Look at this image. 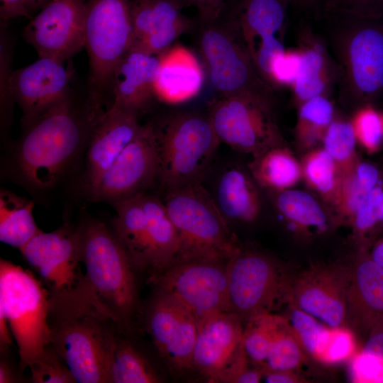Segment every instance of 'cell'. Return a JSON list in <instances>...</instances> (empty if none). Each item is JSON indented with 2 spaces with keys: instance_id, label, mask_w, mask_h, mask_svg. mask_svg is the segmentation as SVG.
I'll return each instance as SVG.
<instances>
[{
  "instance_id": "obj_1",
  "label": "cell",
  "mask_w": 383,
  "mask_h": 383,
  "mask_svg": "<svg viewBox=\"0 0 383 383\" xmlns=\"http://www.w3.org/2000/svg\"><path fill=\"white\" fill-rule=\"evenodd\" d=\"M80 259L85 272L74 287L51 294L52 301L96 311L109 318L119 335L133 333L139 313L133 265L113 231L91 221L79 228Z\"/></svg>"
},
{
  "instance_id": "obj_2",
  "label": "cell",
  "mask_w": 383,
  "mask_h": 383,
  "mask_svg": "<svg viewBox=\"0 0 383 383\" xmlns=\"http://www.w3.org/2000/svg\"><path fill=\"white\" fill-rule=\"evenodd\" d=\"M320 20L338 67L340 101L359 109L382 99L383 17L333 10Z\"/></svg>"
},
{
  "instance_id": "obj_3",
  "label": "cell",
  "mask_w": 383,
  "mask_h": 383,
  "mask_svg": "<svg viewBox=\"0 0 383 383\" xmlns=\"http://www.w3.org/2000/svg\"><path fill=\"white\" fill-rule=\"evenodd\" d=\"M98 121L79 111L71 93L24 127L14 155L20 179L37 189L51 187L89 139Z\"/></svg>"
},
{
  "instance_id": "obj_4",
  "label": "cell",
  "mask_w": 383,
  "mask_h": 383,
  "mask_svg": "<svg viewBox=\"0 0 383 383\" xmlns=\"http://www.w3.org/2000/svg\"><path fill=\"white\" fill-rule=\"evenodd\" d=\"M49 345L78 383H111L118 335L114 323L98 312L50 303Z\"/></svg>"
},
{
  "instance_id": "obj_5",
  "label": "cell",
  "mask_w": 383,
  "mask_h": 383,
  "mask_svg": "<svg viewBox=\"0 0 383 383\" xmlns=\"http://www.w3.org/2000/svg\"><path fill=\"white\" fill-rule=\"evenodd\" d=\"M163 203L179 238L175 263L228 261L240 250L226 218L201 184L168 189Z\"/></svg>"
},
{
  "instance_id": "obj_6",
  "label": "cell",
  "mask_w": 383,
  "mask_h": 383,
  "mask_svg": "<svg viewBox=\"0 0 383 383\" xmlns=\"http://www.w3.org/2000/svg\"><path fill=\"white\" fill-rule=\"evenodd\" d=\"M132 0H87L84 48L89 57L85 105L99 119L114 69L133 43Z\"/></svg>"
},
{
  "instance_id": "obj_7",
  "label": "cell",
  "mask_w": 383,
  "mask_h": 383,
  "mask_svg": "<svg viewBox=\"0 0 383 383\" xmlns=\"http://www.w3.org/2000/svg\"><path fill=\"white\" fill-rule=\"evenodd\" d=\"M50 296L49 291L29 270L1 259L0 309L17 344L22 371L49 345Z\"/></svg>"
},
{
  "instance_id": "obj_8",
  "label": "cell",
  "mask_w": 383,
  "mask_h": 383,
  "mask_svg": "<svg viewBox=\"0 0 383 383\" xmlns=\"http://www.w3.org/2000/svg\"><path fill=\"white\" fill-rule=\"evenodd\" d=\"M159 175L167 189L201 184L221 143L209 116L178 113L157 127Z\"/></svg>"
},
{
  "instance_id": "obj_9",
  "label": "cell",
  "mask_w": 383,
  "mask_h": 383,
  "mask_svg": "<svg viewBox=\"0 0 383 383\" xmlns=\"http://www.w3.org/2000/svg\"><path fill=\"white\" fill-rule=\"evenodd\" d=\"M142 203L122 216L116 235L135 267L148 274L149 281L175 263L179 243L163 201L143 192Z\"/></svg>"
},
{
  "instance_id": "obj_10",
  "label": "cell",
  "mask_w": 383,
  "mask_h": 383,
  "mask_svg": "<svg viewBox=\"0 0 383 383\" xmlns=\"http://www.w3.org/2000/svg\"><path fill=\"white\" fill-rule=\"evenodd\" d=\"M229 311L245 323L286 303L293 276L264 253L240 250L228 262Z\"/></svg>"
},
{
  "instance_id": "obj_11",
  "label": "cell",
  "mask_w": 383,
  "mask_h": 383,
  "mask_svg": "<svg viewBox=\"0 0 383 383\" xmlns=\"http://www.w3.org/2000/svg\"><path fill=\"white\" fill-rule=\"evenodd\" d=\"M290 6L291 0H227L219 16L271 87L272 62L286 50L284 37Z\"/></svg>"
},
{
  "instance_id": "obj_12",
  "label": "cell",
  "mask_w": 383,
  "mask_h": 383,
  "mask_svg": "<svg viewBox=\"0 0 383 383\" xmlns=\"http://www.w3.org/2000/svg\"><path fill=\"white\" fill-rule=\"evenodd\" d=\"M272 103V98L254 94L219 96L211 102L208 116L221 143L256 156L282 143Z\"/></svg>"
},
{
  "instance_id": "obj_13",
  "label": "cell",
  "mask_w": 383,
  "mask_h": 383,
  "mask_svg": "<svg viewBox=\"0 0 383 383\" xmlns=\"http://www.w3.org/2000/svg\"><path fill=\"white\" fill-rule=\"evenodd\" d=\"M199 51L219 96L254 94L270 98L274 90L257 72L250 57L223 20L196 21Z\"/></svg>"
},
{
  "instance_id": "obj_14",
  "label": "cell",
  "mask_w": 383,
  "mask_h": 383,
  "mask_svg": "<svg viewBox=\"0 0 383 383\" xmlns=\"http://www.w3.org/2000/svg\"><path fill=\"white\" fill-rule=\"evenodd\" d=\"M228 262L194 260L177 262L149 281L184 304L197 321L229 311Z\"/></svg>"
},
{
  "instance_id": "obj_15",
  "label": "cell",
  "mask_w": 383,
  "mask_h": 383,
  "mask_svg": "<svg viewBox=\"0 0 383 383\" xmlns=\"http://www.w3.org/2000/svg\"><path fill=\"white\" fill-rule=\"evenodd\" d=\"M159 175L157 126L142 125L96 187L90 192L96 201L114 202L143 192Z\"/></svg>"
},
{
  "instance_id": "obj_16",
  "label": "cell",
  "mask_w": 383,
  "mask_h": 383,
  "mask_svg": "<svg viewBox=\"0 0 383 383\" xmlns=\"http://www.w3.org/2000/svg\"><path fill=\"white\" fill-rule=\"evenodd\" d=\"M87 0H49L30 18L23 36L39 57L65 62L84 44Z\"/></svg>"
},
{
  "instance_id": "obj_17",
  "label": "cell",
  "mask_w": 383,
  "mask_h": 383,
  "mask_svg": "<svg viewBox=\"0 0 383 383\" xmlns=\"http://www.w3.org/2000/svg\"><path fill=\"white\" fill-rule=\"evenodd\" d=\"M146 315V330L160 357L179 371L194 369L198 321L168 292L156 287Z\"/></svg>"
},
{
  "instance_id": "obj_18",
  "label": "cell",
  "mask_w": 383,
  "mask_h": 383,
  "mask_svg": "<svg viewBox=\"0 0 383 383\" xmlns=\"http://www.w3.org/2000/svg\"><path fill=\"white\" fill-rule=\"evenodd\" d=\"M348 267L313 266L294 276L286 303L330 327L347 326Z\"/></svg>"
},
{
  "instance_id": "obj_19",
  "label": "cell",
  "mask_w": 383,
  "mask_h": 383,
  "mask_svg": "<svg viewBox=\"0 0 383 383\" xmlns=\"http://www.w3.org/2000/svg\"><path fill=\"white\" fill-rule=\"evenodd\" d=\"M20 251L48 284L51 294L72 289L82 274L79 228L63 226L50 233L42 231Z\"/></svg>"
},
{
  "instance_id": "obj_20",
  "label": "cell",
  "mask_w": 383,
  "mask_h": 383,
  "mask_svg": "<svg viewBox=\"0 0 383 383\" xmlns=\"http://www.w3.org/2000/svg\"><path fill=\"white\" fill-rule=\"evenodd\" d=\"M72 68L50 57L12 72L11 87L15 102L23 111L24 127L70 93Z\"/></svg>"
},
{
  "instance_id": "obj_21",
  "label": "cell",
  "mask_w": 383,
  "mask_h": 383,
  "mask_svg": "<svg viewBox=\"0 0 383 383\" xmlns=\"http://www.w3.org/2000/svg\"><path fill=\"white\" fill-rule=\"evenodd\" d=\"M243 323L235 313L219 312L198 321L194 369L216 383L243 347Z\"/></svg>"
},
{
  "instance_id": "obj_22",
  "label": "cell",
  "mask_w": 383,
  "mask_h": 383,
  "mask_svg": "<svg viewBox=\"0 0 383 383\" xmlns=\"http://www.w3.org/2000/svg\"><path fill=\"white\" fill-rule=\"evenodd\" d=\"M141 126L138 113L111 102L89 140L86 182L89 193L135 137Z\"/></svg>"
},
{
  "instance_id": "obj_23",
  "label": "cell",
  "mask_w": 383,
  "mask_h": 383,
  "mask_svg": "<svg viewBox=\"0 0 383 383\" xmlns=\"http://www.w3.org/2000/svg\"><path fill=\"white\" fill-rule=\"evenodd\" d=\"M296 48L301 55V65L291 87L294 102L299 106L316 96L329 97L337 88L338 70L323 37L303 23L298 32Z\"/></svg>"
},
{
  "instance_id": "obj_24",
  "label": "cell",
  "mask_w": 383,
  "mask_h": 383,
  "mask_svg": "<svg viewBox=\"0 0 383 383\" xmlns=\"http://www.w3.org/2000/svg\"><path fill=\"white\" fill-rule=\"evenodd\" d=\"M348 267L347 326L365 340L383 317V268L363 255Z\"/></svg>"
},
{
  "instance_id": "obj_25",
  "label": "cell",
  "mask_w": 383,
  "mask_h": 383,
  "mask_svg": "<svg viewBox=\"0 0 383 383\" xmlns=\"http://www.w3.org/2000/svg\"><path fill=\"white\" fill-rule=\"evenodd\" d=\"M287 319L307 356L323 365L349 361L357 353L355 333L348 326L330 327L291 305Z\"/></svg>"
},
{
  "instance_id": "obj_26",
  "label": "cell",
  "mask_w": 383,
  "mask_h": 383,
  "mask_svg": "<svg viewBox=\"0 0 383 383\" xmlns=\"http://www.w3.org/2000/svg\"><path fill=\"white\" fill-rule=\"evenodd\" d=\"M159 55L130 49L113 70L109 89L112 102L138 114L148 109L155 95Z\"/></svg>"
},
{
  "instance_id": "obj_27",
  "label": "cell",
  "mask_w": 383,
  "mask_h": 383,
  "mask_svg": "<svg viewBox=\"0 0 383 383\" xmlns=\"http://www.w3.org/2000/svg\"><path fill=\"white\" fill-rule=\"evenodd\" d=\"M204 78L195 55L182 45H172L159 55L155 98L169 104L189 101L200 91Z\"/></svg>"
},
{
  "instance_id": "obj_28",
  "label": "cell",
  "mask_w": 383,
  "mask_h": 383,
  "mask_svg": "<svg viewBox=\"0 0 383 383\" xmlns=\"http://www.w3.org/2000/svg\"><path fill=\"white\" fill-rule=\"evenodd\" d=\"M255 182L238 167L223 172L217 184L216 203L226 219L249 223L258 217L261 201Z\"/></svg>"
},
{
  "instance_id": "obj_29",
  "label": "cell",
  "mask_w": 383,
  "mask_h": 383,
  "mask_svg": "<svg viewBox=\"0 0 383 383\" xmlns=\"http://www.w3.org/2000/svg\"><path fill=\"white\" fill-rule=\"evenodd\" d=\"M179 0H152L150 31L138 45L131 49L159 55L182 33L194 27L182 13Z\"/></svg>"
},
{
  "instance_id": "obj_30",
  "label": "cell",
  "mask_w": 383,
  "mask_h": 383,
  "mask_svg": "<svg viewBox=\"0 0 383 383\" xmlns=\"http://www.w3.org/2000/svg\"><path fill=\"white\" fill-rule=\"evenodd\" d=\"M249 168L256 183L276 192L289 189L302 174L296 158L282 145L254 156Z\"/></svg>"
},
{
  "instance_id": "obj_31",
  "label": "cell",
  "mask_w": 383,
  "mask_h": 383,
  "mask_svg": "<svg viewBox=\"0 0 383 383\" xmlns=\"http://www.w3.org/2000/svg\"><path fill=\"white\" fill-rule=\"evenodd\" d=\"M33 202L6 191L0 196V240L19 250L42 232L33 216Z\"/></svg>"
},
{
  "instance_id": "obj_32",
  "label": "cell",
  "mask_w": 383,
  "mask_h": 383,
  "mask_svg": "<svg viewBox=\"0 0 383 383\" xmlns=\"http://www.w3.org/2000/svg\"><path fill=\"white\" fill-rule=\"evenodd\" d=\"M118 335L111 366V383H158L161 379L145 357L126 338Z\"/></svg>"
},
{
  "instance_id": "obj_33",
  "label": "cell",
  "mask_w": 383,
  "mask_h": 383,
  "mask_svg": "<svg viewBox=\"0 0 383 383\" xmlns=\"http://www.w3.org/2000/svg\"><path fill=\"white\" fill-rule=\"evenodd\" d=\"M349 362L353 382L383 383V317L372 326L362 347Z\"/></svg>"
},
{
  "instance_id": "obj_34",
  "label": "cell",
  "mask_w": 383,
  "mask_h": 383,
  "mask_svg": "<svg viewBox=\"0 0 383 383\" xmlns=\"http://www.w3.org/2000/svg\"><path fill=\"white\" fill-rule=\"evenodd\" d=\"M275 208L287 221L301 228L323 229L327 216L321 205L309 194L293 189L276 192Z\"/></svg>"
},
{
  "instance_id": "obj_35",
  "label": "cell",
  "mask_w": 383,
  "mask_h": 383,
  "mask_svg": "<svg viewBox=\"0 0 383 383\" xmlns=\"http://www.w3.org/2000/svg\"><path fill=\"white\" fill-rule=\"evenodd\" d=\"M334 119V107L328 96H318L299 106L296 136L304 148L314 146Z\"/></svg>"
},
{
  "instance_id": "obj_36",
  "label": "cell",
  "mask_w": 383,
  "mask_h": 383,
  "mask_svg": "<svg viewBox=\"0 0 383 383\" xmlns=\"http://www.w3.org/2000/svg\"><path fill=\"white\" fill-rule=\"evenodd\" d=\"M286 318L273 313L257 315L249 319L243 328V343L245 353L255 367L265 362L273 341Z\"/></svg>"
},
{
  "instance_id": "obj_37",
  "label": "cell",
  "mask_w": 383,
  "mask_h": 383,
  "mask_svg": "<svg viewBox=\"0 0 383 383\" xmlns=\"http://www.w3.org/2000/svg\"><path fill=\"white\" fill-rule=\"evenodd\" d=\"M302 174L307 183L328 201L337 205L342 176L334 160L323 149H316L304 158Z\"/></svg>"
},
{
  "instance_id": "obj_38",
  "label": "cell",
  "mask_w": 383,
  "mask_h": 383,
  "mask_svg": "<svg viewBox=\"0 0 383 383\" xmlns=\"http://www.w3.org/2000/svg\"><path fill=\"white\" fill-rule=\"evenodd\" d=\"M377 179V170L368 163L356 165L344 175L336 205L340 214L352 220L358 207L375 187Z\"/></svg>"
},
{
  "instance_id": "obj_39",
  "label": "cell",
  "mask_w": 383,
  "mask_h": 383,
  "mask_svg": "<svg viewBox=\"0 0 383 383\" xmlns=\"http://www.w3.org/2000/svg\"><path fill=\"white\" fill-rule=\"evenodd\" d=\"M356 135L351 121L333 119L322 142L323 149L335 162L342 177L350 172L354 164Z\"/></svg>"
},
{
  "instance_id": "obj_40",
  "label": "cell",
  "mask_w": 383,
  "mask_h": 383,
  "mask_svg": "<svg viewBox=\"0 0 383 383\" xmlns=\"http://www.w3.org/2000/svg\"><path fill=\"white\" fill-rule=\"evenodd\" d=\"M306 357L286 318L273 341L265 362L260 368L296 371L305 362Z\"/></svg>"
},
{
  "instance_id": "obj_41",
  "label": "cell",
  "mask_w": 383,
  "mask_h": 383,
  "mask_svg": "<svg viewBox=\"0 0 383 383\" xmlns=\"http://www.w3.org/2000/svg\"><path fill=\"white\" fill-rule=\"evenodd\" d=\"M0 41L1 117L4 128L9 125L12 104L15 102L11 87L13 41L6 28V22L1 21Z\"/></svg>"
},
{
  "instance_id": "obj_42",
  "label": "cell",
  "mask_w": 383,
  "mask_h": 383,
  "mask_svg": "<svg viewBox=\"0 0 383 383\" xmlns=\"http://www.w3.org/2000/svg\"><path fill=\"white\" fill-rule=\"evenodd\" d=\"M28 367L34 383L76 382L68 367L50 345Z\"/></svg>"
},
{
  "instance_id": "obj_43",
  "label": "cell",
  "mask_w": 383,
  "mask_h": 383,
  "mask_svg": "<svg viewBox=\"0 0 383 383\" xmlns=\"http://www.w3.org/2000/svg\"><path fill=\"white\" fill-rule=\"evenodd\" d=\"M356 138L367 149L374 150L383 141V118L371 106L359 108L351 121Z\"/></svg>"
},
{
  "instance_id": "obj_44",
  "label": "cell",
  "mask_w": 383,
  "mask_h": 383,
  "mask_svg": "<svg viewBox=\"0 0 383 383\" xmlns=\"http://www.w3.org/2000/svg\"><path fill=\"white\" fill-rule=\"evenodd\" d=\"M301 55L296 49L285 50L279 54L270 66V84L276 90L279 87L293 85L300 70Z\"/></svg>"
},
{
  "instance_id": "obj_45",
  "label": "cell",
  "mask_w": 383,
  "mask_h": 383,
  "mask_svg": "<svg viewBox=\"0 0 383 383\" xmlns=\"http://www.w3.org/2000/svg\"><path fill=\"white\" fill-rule=\"evenodd\" d=\"M383 220V190L374 187L357 209L353 218L357 231L363 233Z\"/></svg>"
},
{
  "instance_id": "obj_46",
  "label": "cell",
  "mask_w": 383,
  "mask_h": 383,
  "mask_svg": "<svg viewBox=\"0 0 383 383\" xmlns=\"http://www.w3.org/2000/svg\"><path fill=\"white\" fill-rule=\"evenodd\" d=\"M249 360L243 347L234 360L219 374L216 382L258 383L262 379L260 368H250Z\"/></svg>"
},
{
  "instance_id": "obj_47",
  "label": "cell",
  "mask_w": 383,
  "mask_h": 383,
  "mask_svg": "<svg viewBox=\"0 0 383 383\" xmlns=\"http://www.w3.org/2000/svg\"><path fill=\"white\" fill-rule=\"evenodd\" d=\"M333 10L367 17L381 18L383 17V0H334L328 12Z\"/></svg>"
},
{
  "instance_id": "obj_48",
  "label": "cell",
  "mask_w": 383,
  "mask_h": 383,
  "mask_svg": "<svg viewBox=\"0 0 383 383\" xmlns=\"http://www.w3.org/2000/svg\"><path fill=\"white\" fill-rule=\"evenodd\" d=\"M227 0H179L183 7L194 6L196 9L197 20L209 21L218 18Z\"/></svg>"
},
{
  "instance_id": "obj_49",
  "label": "cell",
  "mask_w": 383,
  "mask_h": 383,
  "mask_svg": "<svg viewBox=\"0 0 383 383\" xmlns=\"http://www.w3.org/2000/svg\"><path fill=\"white\" fill-rule=\"evenodd\" d=\"M292 6L320 20L331 8L334 0H291Z\"/></svg>"
},
{
  "instance_id": "obj_50",
  "label": "cell",
  "mask_w": 383,
  "mask_h": 383,
  "mask_svg": "<svg viewBox=\"0 0 383 383\" xmlns=\"http://www.w3.org/2000/svg\"><path fill=\"white\" fill-rule=\"evenodd\" d=\"M30 15L26 0H1V21L7 22L9 20L17 17L31 18Z\"/></svg>"
},
{
  "instance_id": "obj_51",
  "label": "cell",
  "mask_w": 383,
  "mask_h": 383,
  "mask_svg": "<svg viewBox=\"0 0 383 383\" xmlns=\"http://www.w3.org/2000/svg\"><path fill=\"white\" fill-rule=\"evenodd\" d=\"M262 379L267 383H301L306 382L295 371L261 370Z\"/></svg>"
},
{
  "instance_id": "obj_52",
  "label": "cell",
  "mask_w": 383,
  "mask_h": 383,
  "mask_svg": "<svg viewBox=\"0 0 383 383\" xmlns=\"http://www.w3.org/2000/svg\"><path fill=\"white\" fill-rule=\"evenodd\" d=\"M4 311L0 309V345L1 350L12 345L11 332Z\"/></svg>"
},
{
  "instance_id": "obj_53",
  "label": "cell",
  "mask_w": 383,
  "mask_h": 383,
  "mask_svg": "<svg viewBox=\"0 0 383 383\" xmlns=\"http://www.w3.org/2000/svg\"><path fill=\"white\" fill-rule=\"evenodd\" d=\"M15 382L11 369L7 362L1 361L0 363V383H11Z\"/></svg>"
},
{
  "instance_id": "obj_54",
  "label": "cell",
  "mask_w": 383,
  "mask_h": 383,
  "mask_svg": "<svg viewBox=\"0 0 383 383\" xmlns=\"http://www.w3.org/2000/svg\"><path fill=\"white\" fill-rule=\"evenodd\" d=\"M371 257L383 268V240L379 242L372 249Z\"/></svg>"
},
{
  "instance_id": "obj_55",
  "label": "cell",
  "mask_w": 383,
  "mask_h": 383,
  "mask_svg": "<svg viewBox=\"0 0 383 383\" xmlns=\"http://www.w3.org/2000/svg\"><path fill=\"white\" fill-rule=\"evenodd\" d=\"M26 4L31 14L36 11H39L38 0H26Z\"/></svg>"
},
{
  "instance_id": "obj_56",
  "label": "cell",
  "mask_w": 383,
  "mask_h": 383,
  "mask_svg": "<svg viewBox=\"0 0 383 383\" xmlns=\"http://www.w3.org/2000/svg\"><path fill=\"white\" fill-rule=\"evenodd\" d=\"M49 0H38V4L39 6V11L42 9V7L48 2Z\"/></svg>"
}]
</instances>
